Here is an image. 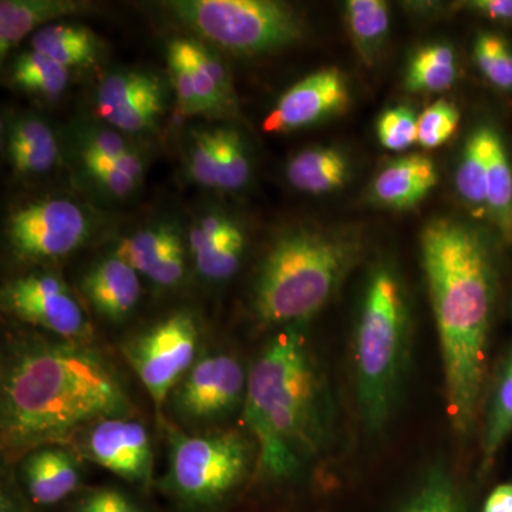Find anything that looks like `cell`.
I'll return each mask as SVG.
<instances>
[{
    "mask_svg": "<svg viewBox=\"0 0 512 512\" xmlns=\"http://www.w3.org/2000/svg\"><path fill=\"white\" fill-rule=\"evenodd\" d=\"M248 375L227 353L198 359L170 394L178 417L190 423L210 424L235 412L247 397Z\"/></svg>",
    "mask_w": 512,
    "mask_h": 512,
    "instance_id": "12",
    "label": "cell"
},
{
    "mask_svg": "<svg viewBox=\"0 0 512 512\" xmlns=\"http://www.w3.org/2000/svg\"><path fill=\"white\" fill-rule=\"evenodd\" d=\"M2 148L10 170L23 180L52 174L62 158L56 131L33 111H19L3 119Z\"/></svg>",
    "mask_w": 512,
    "mask_h": 512,
    "instance_id": "16",
    "label": "cell"
},
{
    "mask_svg": "<svg viewBox=\"0 0 512 512\" xmlns=\"http://www.w3.org/2000/svg\"><path fill=\"white\" fill-rule=\"evenodd\" d=\"M494 128L480 126L468 136L466 146L461 153L456 173L458 194L468 207L474 211H485L487 207L488 150Z\"/></svg>",
    "mask_w": 512,
    "mask_h": 512,
    "instance_id": "26",
    "label": "cell"
},
{
    "mask_svg": "<svg viewBox=\"0 0 512 512\" xmlns=\"http://www.w3.org/2000/svg\"><path fill=\"white\" fill-rule=\"evenodd\" d=\"M200 323L188 309L175 311L134 336L124 355L157 410L197 362Z\"/></svg>",
    "mask_w": 512,
    "mask_h": 512,
    "instance_id": "9",
    "label": "cell"
},
{
    "mask_svg": "<svg viewBox=\"0 0 512 512\" xmlns=\"http://www.w3.org/2000/svg\"><path fill=\"white\" fill-rule=\"evenodd\" d=\"M303 323L284 326L248 373L245 423L258 447V466L276 480L291 478L326 436L325 387Z\"/></svg>",
    "mask_w": 512,
    "mask_h": 512,
    "instance_id": "3",
    "label": "cell"
},
{
    "mask_svg": "<svg viewBox=\"0 0 512 512\" xmlns=\"http://www.w3.org/2000/svg\"><path fill=\"white\" fill-rule=\"evenodd\" d=\"M168 100L167 83L143 69L113 70L100 80L94 93L97 117L131 138L160 133Z\"/></svg>",
    "mask_w": 512,
    "mask_h": 512,
    "instance_id": "11",
    "label": "cell"
},
{
    "mask_svg": "<svg viewBox=\"0 0 512 512\" xmlns=\"http://www.w3.org/2000/svg\"><path fill=\"white\" fill-rule=\"evenodd\" d=\"M92 5L77 0H2L0 2V57H5L37 30L57 19L86 13Z\"/></svg>",
    "mask_w": 512,
    "mask_h": 512,
    "instance_id": "20",
    "label": "cell"
},
{
    "mask_svg": "<svg viewBox=\"0 0 512 512\" xmlns=\"http://www.w3.org/2000/svg\"><path fill=\"white\" fill-rule=\"evenodd\" d=\"M8 82L13 89L43 101H55L69 87L70 70L43 53L30 49L10 63Z\"/></svg>",
    "mask_w": 512,
    "mask_h": 512,
    "instance_id": "24",
    "label": "cell"
},
{
    "mask_svg": "<svg viewBox=\"0 0 512 512\" xmlns=\"http://www.w3.org/2000/svg\"><path fill=\"white\" fill-rule=\"evenodd\" d=\"M286 178L298 191L328 194L339 190L348 181V158L332 147L306 148L288 161Z\"/></svg>",
    "mask_w": 512,
    "mask_h": 512,
    "instance_id": "21",
    "label": "cell"
},
{
    "mask_svg": "<svg viewBox=\"0 0 512 512\" xmlns=\"http://www.w3.org/2000/svg\"><path fill=\"white\" fill-rule=\"evenodd\" d=\"M457 74L454 50L443 43H434L412 57L404 84L412 92L440 93L456 83Z\"/></svg>",
    "mask_w": 512,
    "mask_h": 512,
    "instance_id": "28",
    "label": "cell"
},
{
    "mask_svg": "<svg viewBox=\"0 0 512 512\" xmlns=\"http://www.w3.org/2000/svg\"><path fill=\"white\" fill-rule=\"evenodd\" d=\"M77 168L83 183L89 185L97 197L121 201L131 197L143 184L147 156L137 147L117 160L92 161L77 164Z\"/></svg>",
    "mask_w": 512,
    "mask_h": 512,
    "instance_id": "23",
    "label": "cell"
},
{
    "mask_svg": "<svg viewBox=\"0 0 512 512\" xmlns=\"http://www.w3.org/2000/svg\"><path fill=\"white\" fill-rule=\"evenodd\" d=\"M488 217L500 231L501 237L512 242V167L503 138L493 131L488 150L487 185Z\"/></svg>",
    "mask_w": 512,
    "mask_h": 512,
    "instance_id": "25",
    "label": "cell"
},
{
    "mask_svg": "<svg viewBox=\"0 0 512 512\" xmlns=\"http://www.w3.org/2000/svg\"><path fill=\"white\" fill-rule=\"evenodd\" d=\"M474 57L488 82L501 90H512V50L503 37L481 33L474 45Z\"/></svg>",
    "mask_w": 512,
    "mask_h": 512,
    "instance_id": "35",
    "label": "cell"
},
{
    "mask_svg": "<svg viewBox=\"0 0 512 512\" xmlns=\"http://www.w3.org/2000/svg\"><path fill=\"white\" fill-rule=\"evenodd\" d=\"M96 220L73 198H35L9 212L5 221L6 247L16 262L42 265L79 251L92 238Z\"/></svg>",
    "mask_w": 512,
    "mask_h": 512,
    "instance_id": "8",
    "label": "cell"
},
{
    "mask_svg": "<svg viewBox=\"0 0 512 512\" xmlns=\"http://www.w3.org/2000/svg\"><path fill=\"white\" fill-rule=\"evenodd\" d=\"M436 165L429 157L412 154L396 158L377 174L373 198L393 210H409L423 201L437 184Z\"/></svg>",
    "mask_w": 512,
    "mask_h": 512,
    "instance_id": "19",
    "label": "cell"
},
{
    "mask_svg": "<svg viewBox=\"0 0 512 512\" xmlns=\"http://www.w3.org/2000/svg\"><path fill=\"white\" fill-rule=\"evenodd\" d=\"M184 144V165L191 183L207 190H217V137L214 127H192Z\"/></svg>",
    "mask_w": 512,
    "mask_h": 512,
    "instance_id": "34",
    "label": "cell"
},
{
    "mask_svg": "<svg viewBox=\"0 0 512 512\" xmlns=\"http://www.w3.org/2000/svg\"><path fill=\"white\" fill-rule=\"evenodd\" d=\"M20 476L29 497L39 505L59 503L80 484V468L74 454L53 444L25 454Z\"/></svg>",
    "mask_w": 512,
    "mask_h": 512,
    "instance_id": "18",
    "label": "cell"
},
{
    "mask_svg": "<svg viewBox=\"0 0 512 512\" xmlns=\"http://www.w3.org/2000/svg\"><path fill=\"white\" fill-rule=\"evenodd\" d=\"M247 247V229L241 222L228 237L192 259V264L204 281L210 284H224L241 268Z\"/></svg>",
    "mask_w": 512,
    "mask_h": 512,
    "instance_id": "32",
    "label": "cell"
},
{
    "mask_svg": "<svg viewBox=\"0 0 512 512\" xmlns=\"http://www.w3.org/2000/svg\"><path fill=\"white\" fill-rule=\"evenodd\" d=\"M217 137V191L244 190L252 177V158L241 131L232 126H214Z\"/></svg>",
    "mask_w": 512,
    "mask_h": 512,
    "instance_id": "30",
    "label": "cell"
},
{
    "mask_svg": "<svg viewBox=\"0 0 512 512\" xmlns=\"http://www.w3.org/2000/svg\"><path fill=\"white\" fill-rule=\"evenodd\" d=\"M87 460L130 481L146 484L153 473V450L144 424L131 417H111L77 433Z\"/></svg>",
    "mask_w": 512,
    "mask_h": 512,
    "instance_id": "13",
    "label": "cell"
},
{
    "mask_svg": "<svg viewBox=\"0 0 512 512\" xmlns=\"http://www.w3.org/2000/svg\"><path fill=\"white\" fill-rule=\"evenodd\" d=\"M164 8L198 36L235 55H261L299 42L298 10L274 0H171Z\"/></svg>",
    "mask_w": 512,
    "mask_h": 512,
    "instance_id": "6",
    "label": "cell"
},
{
    "mask_svg": "<svg viewBox=\"0 0 512 512\" xmlns=\"http://www.w3.org/2000/svg\"><path fill=\"white\" fill-rule=\"evenodd\" d=\"M131 412L123 380L89 342L23 336L6 350L0 431L8 456L28 454L96 421Z\"/></svg>",
    "mask_w": 512,
    "mask_h": 512,
    "instance_id": "1",
    "label": "cell"
},
{
    "mask_svg": "<svg viewBox=\"0 0 512 512\" xmlns=\"http://www.w3.org/2000/svg\"><path fill=\"white\" fill-rule=\"evenodd\" d=\"M484 512H512V484L495 488L485 503Z\"/></svg>",
    "mask_w": 512,
    "mask_h": 512,
    "instance_id": "41",
    "label": "cell"
},
{
    "mask_svg": "<svg viewBox=\"0 0 512 512\" xmlns=\"http://www.w3.org/2000/svg\"><path fill=\"white\" fill-rule=\"evenodd\" d=\"M133 140L104 121L86 120L73 128L70 144L77 165L126 156L138 147Z\"/></svg>",
    "mask_w": 512,
    "mask_h": 512,
    "instance_id": "29",
    "label": "cell"
},
{
    "mask_svg": "<svg viewBox=\"0 0 512 512\" xmlns=\"http://www.w3.org/2000/svg\"><path fill=\"white\" fill-rule=\"evenodd\" d=\"M512 433V352L503 367L488 410L483 441V466L493 464L504 441Z\"/></svg>",
    "mask_w": 512,
    "mask_h": 512,
    "instance_id": "33",
    "label": "cell"
},
{
    "mask_svg": "<svg viewBox=\"0 0 512 512\" xmlns=\"http://www.w3.org/2000/svg\"><path fill=\"white\" fill-rule=\"evenodd\" d=\"M114 254L153 284L167 289L183 284L191 258L187 234L167 217L138 228L120 242Z\"/></svg>",
    "mask_w": 512,
    "mask_h": 512,
    "instance_id": "15",
    "label": "cell"
},
{
    "mask_svg": "<svg viewBox=\"0 0 512 512\" xmlns=\"http://www.w3.org/2000/svg\"><path fill=\"white\" fill-rule=\"evenodd\" d=\"M165 55H167L168 72H170V84L173 86L180 113L184 117L207 116L197 90H195L190 64L185 59L174 37L168 40Z\"/></svg>",
    "mask_w": 512,
    "mask_h": 512,
    "instance_id": "36",
    "label": "cell"
},
{
    "mask_svg": "<svg viewBox=\"0 0 512 512\" xmlns=\"http://www.w3.org/2000/svg\"><path fill=\"white\" fill-rule=\"evenodd\" d=\"M389 8L382 0H350L346 3L349 33L363 62L373 64L389 33Z\"/></svg>",
    "mask_w": 512,
    "mask_h": 512,
    "instance_id": "27",
    "label": "cell"
},
{
    "mask_svg": "<svg viewBox=\"0 0 512 512\" xmlns=\"http://www.w3.org/2000/svg\"><path fill=\"white\" fill-rule=\"evenodd\" d=\"M82 291L97 315L110 322H121L140 303V274L120 256H106L87 269Z\"/></svg>",
    "mask_w": 512,
    "mask_h": 512,
    "instance_id": "17",
    "label": "cell"
},
{
    "mask_svg": "<svg viewBox=\"0 0 512 512\" xmlns=\"http://www.w3.org/2000/svg\"><path fill=\"white\" fill-rule=\"evenodd\" d=\"M76 512H138L136 505L117 490L93 491L82 500Z\"/></svg>",
    "mask_w": 512,
    "mask_h": 512,
    "instance_id": "39",
    "label": "cell"
},
{
    "mask_svg": "<svg viewBox=\"0 0 512 512\" xmlns=\"http://www.w3.org/2000/svg\"><path fill=\"white\" fill-rule=\"evenodd\" d=\"M2 311L60 339L89 342L92 325L82 303L60 276L33 271L3 286Z\"/></svg>",
    "mask_w": 512,
    "mask_h": 512,
    "instance_id": "10",
    "label": "cell"
},
{
    "mask_svg": "<svg viewBox=\"0 0 512 512\" xmlns=\"http://www.w3.org/2000/svg\"><path fill=\"white\" fill-rule=\"evenodd\" d=\"M353 355L360 420L367 433L376 436L392 419L410 355L406 298L389 266H377L367 278Z\"/></svg>",
    "mask_w": 512,
    "mask_h": 512,
    "instance_id": "5",
    "label": "cell"
},
{
    "mask_svg": "<svg viewBox=\"0 0 512 512\" xmlns=\"http://www.w3.org/2000/svg\"><path fill=\"white\" fill-rule=\"evenodd\" d=\"M470 5L487 18L512 20V0H477Z\"/></svg>",
    "mask_w": 512,
    "mask_h": 512,
    "instance_id": "40",
    "label": "cell"
},
{
    "mask_svg": "<svg viewBox=\"0 0 512 512\" xmlns=\"http://www.w3.org/2000/svg\"><path fill=\"white\" fill-rule=\"evenodd\" d=\"M252 460L254 444L239 431L173 433L167 485L190 507H214L237 490Z\"/></svg>",
    "mask_w": 512,
    "mask_h": 512,
    "instance_id": "7",
    "label": "cell"
},
{
    "mask_svg": "<svg viewBox=\"0 0 512 512\" xmlns=\"http://www.w3.org/2000/svg\"><path fill=\"white\" fill-rule=\"evenodd\" d=\"M349 89L338 69H322L293 84L262 121L265 133L284 134L315 126L348 107Z\"/></svg>",
    "mask_w": 512,
    "mask_h": 512,
    "instance_id": "14",
    "label": "cell"
},
{
    "mask_svg": "<svg viewBox=\"0 0 512 512\" xmlns=\"http://www.w3.org/2000/svg\"><path fill=\"white\" fill-rule=\"evenodd\" d=\"M416 114L407 107H392L377 120V137L383 147L403 151L417 143Z\"/></svg>",
    "mask_w": 512,
    "mask_h": 512,
    "instance_id": "38",
    "label": "cell"
},
{
    "mask_svg": "<svg viewBox=\"0 0 512 512\" xmlns=\"http://www.w3.org/2000/svg\"><path fill=\"white\" fill-rule=\"evenodd\" d=\"M399 512H460L457 484L446 464L434 463Z\"/></svg>",
    "mask_w": 512,
    "mask_h": 512,
    "instance_id": "31",
    "label": "cell"
},
{
    "mask_svg": "<svg viewBox=\"0 0 512 512\" xmlns=\"http://www.w3.org/2000/svg\"><path fill=\"white\" fill-rule=\"evenodd\" d=\"M363 244L357 235L296 225L272 242L258 266L251 309L262 326L305 323L338 292L357 262Z\"/></svg>",
    "mask_w": 512,
    "mask_h": 512,
    "instance_id": "4",
    "label": "cell"
},
{
    "mask_svg": "<svg viewBox=\"0 0 512 512\" xmlns=\"http://www.w3.org/2000/svg\"><path fill=\"white\" fill-rule=\"evenodd\" d=\"M420 244L439 332L448 417L458 436L466 437L477 419L487 367L493 255L480 232L450 218L430 221Z\"/></svg>",
    "mask_w": 512,
    "mask_h": 512,
    "instance_id": "2",
    "label": "cell"
},
{
    "mask_svg": "<svg viewBox=\"0 0 512 512\" xmlns=\"http://www.w3.org/2000/svg\"><path fill=\"white\" fill-rule=\"evenodd\" d=\"M460 111L453 103L439 100L427 107L417 119V143L424 148H437L456 133Z\"/></svg>",
    "mask_w": 512,
    "mask_h": 512,
    "instance_id": "37",
    "label": "cell"
},
{
    "mask_svg": "<svg viewBox=\"0 0 512 512\" xmlns=\"http://www.w3.org/2000/svg\"><path fill=\"white\" fill-rule=\"evenodd\" d=\"M32 49L43 53L67 69H87L97 63L101 42L86 26L73 23H52L30 37Z\"/></svg>",
    "mask_w": 512,
    "mask_h": 512,
    "instance_id": "22",
    "label": "cell"
}]
</instances>
